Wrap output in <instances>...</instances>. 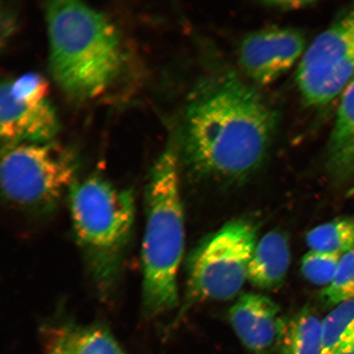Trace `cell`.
I'll return each mask as SVG.
<instances>
[{
  "mask_svg": "<svg viewBox=\"0 0 354 354\" xmlns=\"http://www.w3.org/2000/svg\"><path fill=\"white\" fill-rule=\"evenodd\" d=\"M229 320L243 346L254 354L279 346L287 324L274 301L250 293L241 296L230 309Z\"/></svg>",
  "mask_w": 354,
  "mask_h": 354,
  "instance_id": "cell-10",
  "label": "cell"
},
{
  "mask_svg": "<svg viewBox=\"0 0 354 354\" xmlns=\"http://www.w3.org/2000/svg\"><path fill=\"white\" fill-rule=\"evenodd\" d=\"M290 243L284 233L270 232L257 243L250 263L248 280L263 290L281 287L290 264Z\"/></svg>",
  "mask_w": 354,
  "mask_h": 354,
  "instance_id": "cell-12",
  "label": "cell"
},
{
  "mask_svg": "<svg viewBox=\"0 0 354 354\" xmlns=\"http://www.w3.org/2000/svg\"><path fill=\"white\" fill-rule=\"evenodd\" d=\"M71 221L88 271L99 289L116 281L136 218L131 190L115 187L99 176L75 183L68 192Z\"/></svg>",
  "mask_w": 354,
  "mask_h": 354,
  "instance_id": "cell-4",
  "label": "cell"
},
{
  "mask_svg": "<svg viewBox=\"0 0 354 354\" xmlns=\"http://www.w3.org/2000/svg\"><path fill=\"white\" fill-rule=\"evenodd\" d=\"M46 354H71L59 326L48 327L44 335Z\"/></svg>",
  "mask_w": 354,
  "mask_h": 354,
  "instance_id": "cell-19",
  "label": "cell"
},
{
  "mask_svg": "<svg viewBox=\"0 0 354 354\" xmlns=\"http://www.w3.org/2000/svg\"><path fill=\"white\" fill-rule=\"evenodd\" d=\"M322 354L354 339V299L337 305L322 320Z\"/></svg>",
  "mask_w": 354,
  "mask_h": 354,
  "instance_id": "cell-16",
  "label": "cell"
},
{
  "mask_svg": "<svg viewBox=\"0 0 354 354\" xmlns=\"http://www.w3.org/2000/svg\"><path fill=\"white\" fill-rule=\"evenodd\" d=\"M57 326L71 354H126L104 327L73 324Z\"/></svg>",
  "mask_w": 354,
  "mask_h": 354,
  "instance_id": "cell-14",
  "label": "cell"
},
{
  "mask_svg": "<svg viewBox=\"0 0 354 354\" xmlns=\"http://www.w3.org/2000/svg\"><path fill=\"white\" fill-rule=\"evenodd\" d=\"M326 168L337 183L354 177V78L342 93L326 146Z\"/></svg>",
  "mask_w": 354,
  "mask_h": 354,
  "instance_id": "cell-11",
  "label": "cell"
},
{
  "mask_svg": "<svg viewBox=\"0 0 354 354\" xmlns=\"http://www.w3.org/2000/svg\"><path fill=\"white\" fill-rule=\"evenodd\" d=\"M342 255L310 251L302 259L305 278L317 286L330 285L337 271Z\"/></svg>",
  "mask_w": 354,
  "mask_h": 354,
  "instance_id": "cell-18",
  "label": "cell"
},
{
  "mask_svg": "<svg viewBox=\"0 0 354 354\" xmlns=\"http://www.w3.org/2000/svg\"><path fill=\"white\" fill-rule=\"evenodd\" d=\"M326 354H354V339Z\"/></svg>",
  "mask_w": 354,
  "mask_h": 354,
  "instance_id": "cell-21",
  "label": "cell"
},
{
  "mask_svg": "<svg viewBox=\"0 0 354 354\" xmlns=\"http://www.w3.org/2000/svg\"><path fill=\"white\" fill-rule=\"evenodd\" d=\"M46 16L50 68L57 83L76 98L101 94L122 64L117 28L103 13L77 1L48 2Z\"/></svg>",
  "mask_w": 354,
  "mask_h": 354,
  "instance_id": "cell-2",
  "label": "cell"
},
{
  "mask_svg": "<svg viewBox=\"0 0 354 354\" xmlns=\"http://www.w3.org/2000/svg\"><path fill=\"white\" fill-rule=\"evenodd\" d=\"M77 171L73 155L51 142L6 145L0 166L2 192L21 209L48 212L70 192Z\"/></svg>",
  "mask_w": 354,
  "mask_h": 354,
  "instance_id": "cell-5",
  "label": "cell"
},
{
  "mask_svg": "<svg viewBox=\"0 0 354 354\" xmlns=\"http://www.w3.org/2000/svg\"><path fill=\"white\" fill-rule=\"evenodd\" d=\"M257 232L249 221L236 219L199 243L188 261V304L236 297L248 280Z\"/></svg>",
  "mask_w": 354,
  "mask_h": 354,
  "instance_id": "cell-6",
  "label": "cell"
},
{
  "mask_svg": "<svg viewBox=\"0 0 354 354\" xmlns=\"http://www.w3.org/2000/svg\"><path fill=\"white\" fill-rule=\"evenodd\" d=\"M268 6L279 8V10H290L295 8L308 7L310 2L308 1H281V2H268Z\"/></svg>",
  "mask_w": 354,
  "mask_h": 354,
  "instance_id": "cell-20",
  "label": "cell"
},
{
  "mask_svg": "<svg viewBox=\"0 0 354 354\" xmlns=\"http://www.w3.org/2000/svg\"><path fill=\"white\" fill-rule=\"evenodd\" d=\"M322 299L332 306L354 299V249L340 259L337 271L330 284L323 291Z\"/></svg>",
  "mask_w": 354,
  "mask_h": 354,
  "instance_id": "cell-17",
  "label": "cell"
},
{
  "mask_svg": "<svg viewBox=\"0 0 354 354\" xmlns=\"http://www.w3.org/2000/svg\"><path fill=\"white\" fill-rule=\"evenodd\" d=\"M179 158L172 150L153 167L146 189L142 243L143 304L150 316L171 311L178 304L177 276L185 247Z\"/></svg>",
  "mask_w": 354,
  "mask_h": 354,
  "instance_id": "cell-3",
  "label": "cell"
},
{
  "mask_svg": "<svg viewBox=\"0 0 354 354\" xmlns=\"http://www.w3.org/2000/svg\"><path fill=\"white\" fill-rule=\"evenodd\" d=\"M311 251L342 255L354 249V218H338L318 225L307 234Z\"/></svg>",
  "mask_w": 354,
  "mask_h": 354,
  "instance_id": "cell-15",
  "label": "cell"
},
{
  "mask_svg": "<svg viewBox=\"0 0 354 354\" xmlns=\"http://www.w3.org/2000/svg\"><path fill=\"white\" fill-rule=\"evenodd\" d=\"M354 78V8L310 44L296 84L308 107L319 108L343 93Z\"/></svg>",
  "mask_w": 354,
  "mask_h": 354,
  "instance_id": "cell-7",
  "label": "cell"
},
{
  "mask_svg": "<svg viewBox=\"0 0 354 354\" xmlns=\"http://www.w3.org/2000/svg\"><path fill=\"white\" fill-rule=\"evenodd\" d=\"M59 129V119L48 99L19 98L8 81L0 88V135L8 145L48 143Z\"/></svg>",
  "mask_w": 354,
  "mask_h": 354,
  "instance_id": "cell-9",
  "label": "cell"
},
{
  "mask_svg": "<svg viewBox=\"0 0 354 354\" xmlns=\"http://www.w3.org/2000/svg\"><path fill=\"white\" fill-rule=\"evenodd\" d=\"M277 125L276 111L236 74L207 75L194 86L185 109L183 162L198 179L242 180L262 166Z\"/></svg>",
  "mask_w": 354,
  "mask_h": 354,
  "instance_id": "cell-1",
  "label": "cell"
},
{
  "mask_svg": "<svg viewBox=\"0 0 354 354\" xmlns=\"http://www.w3.org/2000/svg\"><path fill=\"white\" fill-rule=\"evenodd\" d=\"M306 51V39L299 30L271 26L247 35L241 43L239 62L243 72L257 85L275 82Z\"/></svg>",
  "mask_w": 354,
  "mask_h": 354,
  "instance_id": "cell-8",
  "label": "cell"
},
{
  "mask_svg": "<svg viewBox=\"0 0 354 354\" xmlns=\"http://www.w3.org/2000/svg\"><path fill=\"white\" fill-rule=\"evenodd\" d=\"M280 354H322V320L305 308L287 322L280 344Z\"/></svg>",
  "mask_w": 354,
  "mask_h": 354,
  "instance_id": "cell-13",
  "label": "cell"
}]
</instances>
